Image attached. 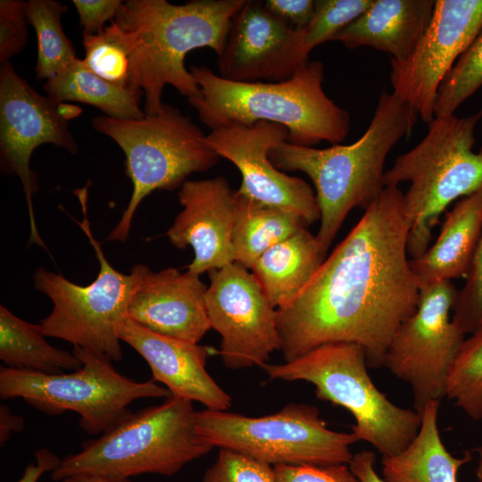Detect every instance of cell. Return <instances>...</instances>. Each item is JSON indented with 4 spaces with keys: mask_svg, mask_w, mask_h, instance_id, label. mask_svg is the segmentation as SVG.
<instances>
[{
    "mask_svg": "<svg viewBox=\"0 0 482 482\" xmlns=\"http://www.w3.org/2000/svg\"><path fill=\"white\" fill-rule=\"evenodd\" d=\"M482 87V31L459 57L442 81L435 117L454 114L456 109Z\"/></svg>",
    "mask_w": 482,
    "mask_h": 482,
    "instance_id": "4dcf8cb0",
    "label": "cell"
},
{
    "mask_svg": "<svg viewBox=\"0 0 482 482\" xmlns=\"http://www.w3.org/2000/svg\"><path fill=\"white\" fill-rule=\"evenodd\" d=\"M464 339L450 368L446 395L474 420L482 419V326Z\"/></svg>",
    "mask_w": 482,
    "mask_h": 482,
    "instance_id": "f1b7e54d",
    "label": "cell"
},
{
    "mask_svg": "<svg viewBox=\"0 0 482 482\" xmlns=\"http://www.w3.org/2000/svg\"><path fill=\"white\" fill-rule=\"evenodd\" d=\"M373 0H316L315 11L310 22L303 29L306 51L332 40L347 24L363 13Z\"/></svg>",
    "mask_w": 482,
    "mask_h": 482,
    "instance_id": "1f68e13d",
    "label": "cell"
},
{
    "mask_svg": "<svg viewBox=\"0 0 482 482\" xmlns=\"http://www.w3.org/2000/svg\"><path fill=\"white\" fill-rule=\"evenodd\" d=\"M482 235V188L459 199L446 212L436 242L411 268L421 287L442 280L466 278Z\"/></svg>",
    "mask_w": 482,
    "mask_h": 482,
    "instance_id": "7402d4cb",
    "label": "cell"
},
{
    "mask_svg": "<svg viewBox=\"0 0 482 482\" xmlns=\"http://www.w3.org/2000/svg\"><path fill=\"white\" fill-rule=\"evenodd\" d=\"M207 286L200 276L143 265L128 319L156 333L195 343L212 328L205 305Z\"/></svg>",
    "mask_w": 482,
    "mask_h": 482,
    "instance_id": "d6986e66",
    "label": "cell"
},
{
    "mask_svg": "<svg viewBox=\"0 0 482 482\" xmlns=\"http://www.w3.org/2000/svg\"><path fill=\"white\" fill-rule=\"evenodd\" d=\"M456 294L451 280L421 287L416 311L398 328L384 357L383 366L411 386L419 414L445 396L450 368L465 339L451 316Z\"/></svg>",
    "mask_w": 482,
    "mask_h": 482,
    "instance_id": "7c38bea8",
    "label": "cell"
},
{
    "mask_svg": "<svg viewBox=\"0 0 482 482\" xmlns=\"http://www.w3.org/2000/svg\"><path fill=\"white\" fill-rule=\"evenodd\" d=\"M418 116L397 95L384 90L368 129L353 144L315 148L287 141L270 151L279 170H299L312 180L320 213L316 237L325 255L348 213L356 207L365 211L380 195L386 157L411 135Z\"/></svg>",
    "mask_w": 482,
    "mask_h": 482,
    "instance_id": "3957f363",
    "label": "cell"
},
{
    "mask_svg": "<svg viewBox=\"0 0 482 482\" xmlns=\"http://www.w3.org/2000/svg\"><path fill=\"white\" fill-rule=\"evenodd\" d=\"M202 482H277L273 466L241 453L220 449Z\"/></svg>",
    "mask_w": 482,
    "mask_h": 482,
    "instance_id": "836d02e7",
    "label": "cell"
},
{
    "mask_svg": "<svg viewBox=\"0 0 482 482\" xmlns=\"http://www.w3.org/2000/svg\"><path fill=\"white\" fill-rule=\"evenodd\" d=\"M375 453L366 450L353 454L348 466L360 482H385L375 470Z\"/></svg>",
    "mask_w": 482,
    "mask_h": 482,
    "instance_id": "ab89813d",
    "label": "cell"
},
{
    "mask_svg": "<svg viewBox=\"0 0 482 482\" xmlns=\"http://www.w3.org/2000/svg\"><path fill=\"white\" fill-rule=\"evenodd\" d=\"M199 436L212 448L236 451L271 466L349 464L353 434L328 428L313 405L288 403L262 417L204 409L195 412Z\"/></svg>",
    "mask_w": 482,
    "mask_h": 482,
    "instance_id": "8fae6325",
    "label": "cell"
},
{
    "mask_svg": "<svg viewBox=\"0 0 482 482\" xmlns=\"http://www.w3.org/2000/svg\"><path fill=\"white\" fill-rule=\"evenodd\" d=\"M118 336L145 360L152 380L165 385L171 395L199 402L210 410L227 411L231 405L229 395L206 370L205 346L156 333L128 318Z\"/></svg>",
    "mask_w": 482,
    "mask_h": 482,
    "instance_id": "ffe728a7",
    "label": "cell"
},
{
    "mask_svg": "<svg viewBox=\"0 0 482 482\" xmlns=\"http://www.w3.org/2000/svg\"><path fill=\"white\" fill-rule=\"evenodd\" d=\"M481 31L482 0H436L430 22L411 54L391 60L393 92L423 121L435 118L442 81Z\"/></svg>",
    "mask_w": 482,
    "mask_h": 482,
    "instance_id": "9a60e30c",
    "label": "cell"
},
{
    "mask_svg": "<svg viewBox=\"0 0 482 482\" xmlns=\"http://www.w3.org/2000/svg\"><path fill=\"white\" fill-rule=\"evenodd\" d=\"M245 0H194L174 4L166 0L122 2L115 23L132 44L129 87L143 93L144 112L156 114L162 107L166 85L187 99L200 88L185 65L192 50L209 47L220 56L231 21Z\"/></svg>",
    "mask_w": 482,
    "mask_h": 482,
    "instance_id": "7a4b0ae2",
    "label": "cell"
},
{
    "mask_svg": "<svg viewBox=\"0 0 482 482\" xmlns=\"http://www.w3.org/2000/svg\"><path fill=\"white\" fill-rule=\"evenodd\" d=\"M440 402L428 403L422 413L419 432L412 442L393 456H382L385 482H458L460 468L472 460L452 455L445 446L437 426Z\"/></svg>",
    "mask_w": 482,
    "mask_h": 482,
    "instance_id": "cb8c5ba5",
    "label": "cell"
},
{
    "mask_svg": "<svg viewBox=\"0 0 482 482\" xmlns=\"http://www.w3.org/2000/svg\"><path fill=\"white\" fill-rule=\"evenodd\" d=\"M287 138L286 127L264 120L250 126L233 123L206 135L209 146L240 171L238 194L294 212L309 226L320 218L315 191L303 179L279 170L269 157Z\"/></svg>",
    "mask_w": 482,
    "mask_h": 482,
    "instance_id": "2e32d148",
    "label": "cell"
},
{
    "mask_svg": "<svg viewBox=\"0 0 482 482\" xmlns=\"http://www.w3.org/2000/svg\"><path fill=\"white\" fill-rule=\"evenodd\" d=\"M481 118L482 110L466 117L436 116L423 139L398 155L385 172V187L410 182L403 208L410 221L407 251L412 259L429 247L432 229L446 208L482 188V146L473 151Z\"/></svg>",
    "mask_w": 482,
    "mask_h": 482,
    "instance_id": "5b68a950",
    "label": "cell"
},
{
    "mask_svg": "<svg viewBox=\"0 0 482 482\" xmlns=\"http://www.w3.org/2000/svg\"><path fill=\"white\" fill-rule=\"evenodd\" d=\"M83 34H101L106 21H113L122 4L120 0H73Z\"/></svg>",
    "mask_w": 482,
    "mask_h": 482,
    "instance_id": "8d00e7d4",
    "label": "cell"
},
{
    "mask_svg": "<svg viewBox=\"0 0 482 482\" xmlns=\"http://www.w3.org/2000/svg\"><path fill=\"white\" fill-rule=\"evenodd\" d=\"M72 353L82 366L68 373L50 375L1 366V399L22 398L46 414L75 411L87 434L102 435L132 413L129 406L134 401L171 396L154 380L137 382L120 374L107 355L79 346H73Z\"/></svg>",
    "mask_w": 482,
    "mask_h": 482,
    "instance_id": "9c48e42d",
    "label": "cell"
},
{
    "mask_svg": "<svg viewBox=\"0 0 482 482\" xmlns=\"http://www.w3.org/2000/svg\"><path fill=\"white\" fill-rule=\"evenodd\" d=\"M43 88L57 102L90 104L111 118L137 120L145 116L139 107L143 93L102 79L79 58L46 80Z\"/></svg>",
    "mask_w": 482,
    "mask_h": 482,
    "instance_id": "d4e9b609",
    "label": "cell"
},
{
    "mask_svg": "<svg viewBox=\"0 0 482 482\" xmlns=\"http://www.w3.org/2000/svg\"><path fill=\"white\" fill-rule=\"evenodd\" d=\"M29 21L27 2L0 1V62L21 54L27 45Z\"/></svg>",
    "mask_w": 482,
    "mask_h": 482,
    "instance_id": "e575fe53",
    "label": "cell"
},
{
    "mask_svg": "<svg viewBox=\"0 0 482 482\" xmlns=\"http://www.w3.org/2000/svg\"><path fill=\"white\" fill-rule=\"evenodd\" d=\"M277 482H360L347 464L273 466Z\"/></svg>",
    "mask_w": 482,
    "mask_h": 482,
    "instance_id": "d590c367",
    "label": "cell"
},
{
    "mask_svg": "<svg viewBox=\"0 0 482 482\" xmlns=\"http://www.w3.org/2000/svg\"><path fill=\"white\" fill-rule=\"evenodd\" d=\"M478 453V467L476 470V475L478 482H482V446L477 450Z\"/></svg>",
    "mask_w": 482,
    "mask_h": 482,
    "instance_id": "7bdbcfd3",
    "label": "cell"
},
{
    "mask_svg": "<svg viewBox=\"0 0 482 482\" xmlns=\"http://www.w3.org/2000/svg\"><path fill=\"white\" fill-rule=\"evenodd\" d=\"M189 71L200 95L187 102L211 130L264 120L286 127L287 142L303 146L322 141L339 144L350 132L348 112L323 90L320 61L309 62L292 78L279 82H235L206 66H192Z\"/></svg>",
    "mask_w": 482,
    "mask_h": 482,
    "instance_id": "277c9868",
    "label": "cell"
},
{
    "mask_svg": "<svg viewBox=\"0 0 482 482\" xmlns=\"http://www.w3.org/2000/svg\"><path fill=\"white\" fill-rule=\"evenodd\" d=\"M466 283L457 290L452 319L460 329L472 334L482 326V235L475 250Z\"/></svg>",
    "mask_w": 482,
    "mask_h": 482,
    "instance_id": "d6a6232c",
    "label": "cell"
},
{
    "mask_svg": "<svg viewBox=\"0 0 482 482\" xmlns=\"http://www.w3.org/2000/svg\"><path fill=\"white\" fill-rule=\"evenodd\" d=\"M80 108L38 94L20 77L11 62L0 68V156L2 169L20 178L27 203L29 244L46 247L37 228L32 196L37 191L36 174L29 161L34 150L53 144L71 154L78 144L69 129V120Z\"/></svg>",
    "mask_w": 482,
    "mask_h": 482,
    "instance_id": "4fadbf2b",
    "label": "cell"
},
{
    "mask_svg": "<svg viewBox=\"0 0 482 482\" xmlns=\"http://www.w3.org/2000/svg\"><path fill=\"white\" fill-rule=\"evenodd\" d=\"M205 305L221 337L219 353L228 369L263 368L280 349L275 309L244 266L232 262L209 272Z\"/></svg>",
    "mask_w": 482,
    "mask_h": 482,
    "instance_id": "5bb4252c",
    "label": "cell"
},
{
    "mask_svg": "<svg viewBox=\"0 0 482 482\" xmlns=\"http://www.w3.org/2000/svg\"><path fill=\"white\" fill-rule=\"evenodd\" d=\"M434 0H373L359 17L340 29L332 40L353 49L373 47L403 61L427 29Z\"/></svg>",
    "mask_w": 482,
    "mask_h": 482,
    "instance_id": "44dd1931",
    "label": "cell"
},
{
    "mask_svg": "<svg viewBox=\"0 0 482 482\" xmlns=\"http://www.w3.org/2000/svg\"><path fill=\"white\" fill-rule=\"evenodd\" d=\"M24 428V420L12 412L11 409L2 404L0 406V444L3 446L10 438L12 432L21 431Z\"/></svg>",
    "mask_w": 482,
    "mask_h": 482,
    "instance_id": "60d3db41",
    "label": "cell"
},
{
    "mask_svg": "<svg viewBox=\"0 0 482 482\" xmlns=\"http://www.w3.org/2000/svg\"><path fill=\"white\" fill-rule=\"evenodd\" d=\"M316 235L303 228L264 252L250 268L275 309L292 303L323 262Z\"/></svg>",
    "mask_w": 482,
    "mask_h": 482,
    "instance_id": "603a6c76",
    "label": "cell"
},
{
    "mask_svg": "<svg viewBox=\"0 0 482 482\" xmlns=\"http://www.w3.org/2000/svg\"><path fill=\"white\" fill-rule=\"evenodd\" d=\"M264 8L275 17L295 29H303L315 11L312 0H266Z\"/></svg>",
    "mask_w": 482,
    "mask_h": 482,
    "instance_id": "74e56055",
    "label": "cell"
},
{
    "mask_svg": "<svg viewBox=\"0 0 482 482\" xmlns=\"http://www.w3.org/2000/svg\"><path fill=\"white\" fill-rule=\"evenodd\" d=\"M362 346L337 342L322 345L283 363L263 366L270 379L306 381L320 400L346 409L354 418L352 433L382 456L404 450L417 436L421 416L392 403L373 383Z\"/></svg>",
    "mask_w": 482,
    "mask_h": 482,
    "instance_id": "52a82bcc",
    "label": "cell"
},
{
    "mask_svg": "<svg viewBox=\"0 0 482 482\" xmlns=\"http://www.w3.org/2000/svg\"><path fill=\"white\" fill-rule=\"evenodd\" d=\"M193 402L170 396L158 405L132 412L80 452L62 459L52 480L79 473L116 479L142 474L173 476L213 448L198 435Z\"/></svg>",
    "mask_w": 482,
    "mask_h": 482,
    "instance_id": "8992f818",
    "label": "cell"
},
{
    "mask_svg": "<svg viewBox=\"0 0 482 482\" xmlns=\"http://www.w3.org/2000/svg\"><path fill=\"white\" fill-rule=\"evenodd\" d=\"M83 219L74 221L82 229L93 246L100 269L87 286L77 285L62 275L37 268L33 274L35 287L46 295L53 309L38 324L45 337H57L84 349L122 359L120 325L128 318V309L140 278L143 264L123 274L107 261L100 243L95 238L87 214V187L75 191Z\"/></svg>",
    "mask_w": 482,
    "mask_h": 482,
    "instance_id": "30bf717a",
    "label": "cell"
},
{
    "mask_svg": "<svg viewBox=\"0 0 482 482\" xmlns=\"http://www.w3.org/2000/svg\"><path fill=\"white\" fill-rule=\"evenodd\" d=\"M92 125L121 148L133 186L120 221L107 237L110 241L127 240L136 210L153 191L180 188L190 174L208 170L220 158L191 118L165 103L156 114L142 119L99 115Z\"/></svg>",
    "mask_w": 482,
    "mask_h": 482,
    "instance_id": "ba28073f",
    "label": "cell"
},
{
    "mask_svg": "<svg viewBox=\"0 0 482 482\" xmlns=\"http://www.w3.org/2000/svg\"><path fill=\"white\" fill-rule=\"evenodd\" d=\"M68 7L54 0H29L27 12L37 41L35 73L37 79H50L78 59L76 50L65 35L62 15Z\"/></svg>",
    "mask_w": 482,
    "mask_h": 482,
    "instance_id": "83f0119b",
    "label": "cell"
},
{
    "mask_svg": "<svg viewBox=\"0 0 482 482\" xmlns=\"http://www.w3.org/2000/svg\"><path fill=\"white\" fill-rule=\"evenodd\" d=\"M35 462L28 464L21 478L17 482H37L46 472H52L58 468L61 459L46 448L35 452Z\"/></svg>",
    "mask_w": 482,
    "mask_h": 482,
    "instance_id": "f35d334b",
    "label": "cell"
},
{
    "mask_svg": "<svg viewBox=\"0 0 482 482\" xmlns=\"http://www.w3.org/2000/svg\"><path fill=\"white\" fill-rule=\"evenodd\" d=\"M38 324L27 322L0 306V359L4 366L43 374H62L82 366L68 351L51 345Z\"/></svg>",
    "mask_w": 482,
    "mask_h": 482,
    "instance_id": "4316f807",
    "label": "cell"
},
{
    "mask_svg": "<svg viewBox=\"0 0 482 482\" xmlns=\"http://www.w3.org/2000/svg\"><path fill=\"white\" fill-rule=\"evenodd\" d=\"M57 482H132L129 479H116L104 476L91 474V473H79L69 477H66Z\"/></svg>",
    "mask_w": 482,
    "mask_h": 482,
    "instance_id": "b9f144b4",
    "label": "cell"
},
{
    "mask_svg": "<svg viewBox=\"0 0 482 482\" xmlns=\"http://www.w3.org/2000/svg\"><path fill=\"white\" fill-rule=\"evenodd\" d=\"M308 57L301 29L272 15L262 2L245 0L217 63L219 75L228 80L279 82L307 65Z\"/></svg>",
    "mask_w": 482,
    "mask_h": 482,
    "instance_id": "e0dca14e",
    "label": "cell"
},
{
    "mask_svg": "<svg viewBox=\"0 0 482 482\" xmlns=\"http://www.w3.org/2000/svg\"><path fill=\"white\" fill-rule=\"evenodd\" d=\"M232 245L235 262L250 270L269 248L308 225L289 211L253 201L236 191Z\"/></svg>",
    "mask_w": 482,
    "mask_h": 482,
    "instance_id": "484cf974",
    "label": "cell"
},
{
    "mask_svg": "<svg viewBox=\"0 0 482 482\" xmlns=\"http://www.w3.org/2000/svg\"><path fill=\"white\" fill-rule=\"evenodd\" d=\"M235 194L223 176L187 180L180 187L178 197L182 210L166 235L175 247L193 248L190 272L200 276L235 262Z\"/></svg>",
    "mask_w": 482,
    "mask_h": 482,
    "instance_id": "ac0fdd59",
    "label": "cell"
},
{
    "mask_svg": "<svg viewBox=\"0 0 482 482\" xmlns=\"http://www.w3.org/2000/svg\"><path fill=\"white\" fill-rule=\"evenodd\" d=\"M82 43L86 52L83 62L94 73L113 84L129 87L132 44L114 21L101 34H82Z\"/></svg>",
    "mask_w": 482,
    "mask_h": 482,
    "instance_id": "f546056e",
    "label": "cell"
},
{
    "mask_svg": "<svg viewBox=\"0 0 482 482\" xmlns=\"http://www.w3.org/2000/svg\"><path fill=\"white\" fill-rule=\"evenodd\" d=\"M409 232L403 193L385 187L302 292L277 310L284 362L347 342L363 348L368 366H383L392 338L419 301L407 259Z\"/></svg>",
    "mask_w": 482,
    "mask_h": 482,
    "instance_id": "6da1fadb",
    "label": "cell"
}]
</instances>
